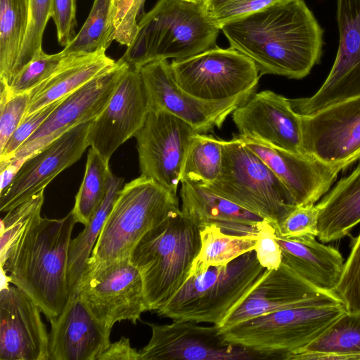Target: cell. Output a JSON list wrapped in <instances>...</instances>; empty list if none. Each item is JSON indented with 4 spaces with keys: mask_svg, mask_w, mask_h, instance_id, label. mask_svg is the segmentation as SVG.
Here are the masks:
<instances>
[{
    "mask_svg": "<svg viewBox=\"0 0 360 360\" xmlns=\"http://www.w3.org/2000/svg\"><path fill=\"white\" fill-rule=\"evenodd\" d=\"M260 76L302 79L320 61L323 30L304 0H284L219 27Z\"/></svg>",
    "mask_w": 360,
    "mask_h": 360,
    "instance_id": "1",
    "label": "cell"
},
{
    "mask_svg": "<svg viewBox=\"0 0 360 360\" xmlns=\"http://www.w3.org/2000/svg\"><path fill=\"white\" fill-rule=\"evenodd\" d=\"M76 223L72 212L61 219L39 214L0 256L8 281L26 293L49 322L69 300V250Z\"/></svg>",
    "mask_w": 360,
    "mask_h": 360,
    "instance_id": "2",
    "label": "cell"
},
{
    "mask_svg": "<svg viewBox=\"0 0 360 360\" xmlns=\"http://www.w3.org/2000/svg\"><path fill=\"white\" fill-rule=\"evenodd\" d=\"M200 248V227L181 210L140 239L129 257L141 276L148 311L162 308L181 288Z\"/></svg>",
    "mask_w": 360,
    "mask_h": 360,
    "instance_id": "3",
    "label": "cell"
},
{
    "mask_svg": "<svg viewBox=\"0 0 360 360\" xmlns=\"http://www.w3.org/2000/svg\"><path fill=\"white\" fill-rule=\"evenodd\" d=\"M267 271L259 264L255 250L226 265L191 271L181 288L155 312L174 321L208 323L221 328Z\"/></svg>",
    "mask_w": 360,
    "mask_h": 360,
    "instance_id": "4",
    "label": "cell"
},
{
    "mask_svg": "<svg viewBox=\"0 0 360 360\" xmlns=\"http://www.w3.org/2000/svg\"><path fill=\"white\" fill-rule=\"evenodd\" d=\"M219 30L202 4L158 0L139 20L135 39L120 60L139 69L155 60L185 59L216 46Z\"/></svg>",
    "mask_w": 360,
    "mask_h": 360,
    "instance_id": "5",
    "label": "cell"
},
{
    "mask_svg": "<svg viewBox=\"0 0 360 360\" xmlns=\"http://www.w3.org/2000/svg\"><path fill=\"white\" fill-rule=\"evenodd\" d=\"M177 195L143 176L126 184L119 193L88 262L129 257L140 239L179 210Z\"/></svg>",
    "mask_w": 360,
    "mask_h": 360,
    "instance_id": "6",
    "label": "cell"
},
{
    "mask_svg": "<svg viewBox=\"0 0 360 360\" xmlns=\"http://www.w3.org/2000/svg\"><path fill=\"white\" fill-rule=\"evenodd\" d=\"M205 186L274 226L297 206L282 181L237 135L223 141L220 174Z\"/></svg>",
    "mask_w": 360,
    "mask_h": 360,
    "instance_id": "7",
    "label": "cell"
},
{
    "mask_svg": "<svg viewBox=\"0 0 360 360\" xmlns=\"http://www.w3.org/2000/svg\"><path fill=\"white\" fill-rule=\"evenodd\" d=\"M345 311L342 304L288 308L240 322L220 333L228 342L264 359H283L316 339Z\"/></svg>",
    "mask_w": 360,
    "mask_h": 360,
    "instance_id": "8",
    "label": "cell"
},
{
    "mask_svg": "<svg viewBox=\"0 0 360 360\" xmlns=\"http://www.w3.org/2000/svg\"><path fill=\"white\" fill-rule=\"evenodd\" d=\"M79 295L94 316L110 330L121 321L136 324L148 311L141 276L129 257L88 262Z\"/></svg>",
    "mask_w": 360,
    "mask_h": 360,
    "instance_id": "9",
    "label": "cell"
},
{
    "mask_svg": "<svg viewBox=\"0 0 360 360\" xmlns=\"http://www.w3.org/2000/svg\"><path fill=\"white\" fill-rule=\"evenodd\" d=\"M174 79L199 99L219 101L255 91L261 77L254 62L232 47L217 46L191 57L173 60Z\"/></svg>",
    "mask_w": 360,
    "mask_h": 360,
    "instance_id": "10",
    "label": "cell"
},
{
    "mask_svg": "<svg viewBox=\"0 0 360 360\" xmlns=\"http://www.w3.org/2000/svg\"><path fill=\"white\" fill-rule=\"evenodd\" d=\"M191 125L160 110H150L134 137L141 175L176 195L186 152L193 136Z\"/></svg>",
    "mask_w": 360,
    "mask_h": 360,
    "instance_id": "11",
    "label": "cell"
},
{
    "mask_svg": "<svg viewBox=\"0 0 360 360\" xmlns=\"http://www.w3.org/2000/svg\"><path fill=\"white\" fill-rule=\"evenodd\" d=\"M337 53L326 80L311 96L288 98L299 115L360 96V0H336Z\"/></svg>",
    "mask_w": 360,
    "mask_h": 360,
    "instance_id": "12",
    "label": "cell"
},
{
    "mask_svg": "<svg viewBox=\"0 0 360 360\" xmlns=\"http://www.w3.org/2000/svg\"><path fill=\"white\" fill-rule=\"evenodd\" d=\"M300 117L301 153L344 169L360 158V96Z\"/></svg>",
    "mask_w": 360,
    "mask_h": 360,
    "instance_id": "13",
    "label": "cell"
},
{
    "mask_svg": "<svg viewBox=\"0 0 360 360\" xmlns=\"http://www.w3.org/2000/svg\"><path fill=\"white\" fill-rule=\"evenodd\" d=\"M150 110L167 112L205 134L220 128L226 117L254 93L248 91L234 98L208 101L194 97L176 83L167 60L148 63L139 69Z\"/></svg>",
    "mask_w": 360,
    "mask_h": 360,
    "instance_id": "14",
    "label": "cell"
},
{
    "mask_svg": "<svg viewBox=\"0 0 360 360\" xmlns=\"http://www.w3.org/2000/svg\"><path fill=\"white\" fill-rule=\"evenodd\" d=\"M152 335L139 351L141 360H252L261 355L226 341L219 326H202L191 321L148 323Z\"/></svg>",
    "mask_w": 360,
    "mask_h": 360,
    "instance_id": "15",
    "label": "cell"
},
{
    "mask_svg": "<svg viewBox=\"0 0 360 360\" xmlns=\"http://www.w3.org/2000/svg\"><path fill=\"white\" fill-rule=\"evenodd\" d=\"M128 67L119 59L113 68L65 96L12 158L25 159L75 126L96 118Z\"/></svg>",
    "mask_w": 360,
    "mask_h": 360,
    "instance_id": "16",
    "label": "cell"
},
{
    "mask_svg": "<svg viewBox=\"0 0 360 360\" xmlns=\"http://www.w3.org/2000/svg\"><path fill=\"white\" fill-rule=\"evenodd\" d=\"M150 105L139 69L128 67L108 103L90 123L87 141L106 161L143 126Z\"/></svg>",
    "mask_w": 360,
    "mask_h": 360,
    "instance_id": "17",
    "label": "cell"
},
{
    "mask_svg": "<svg viewBox=\"0 0 360 360\" xmlns=\"http://www.w3.org/2000/svg\"><path fill=\"white\" fill-rule=\"evenodd\" d=\"M91 122L75 126L27 157L10 186L0 195V211L7 212L44 191L55 177L78 161L89 146Z\"/></svg>",
    "mask_w": 360,
    "mask_h": 360,
    "instance_id": "18",
    "label": "cell"
},
{
    "mask_svg": "<svg viewBox=\"0 0 360 360\" xmlns=\"http://www.w3.org/2000/svg\"><path fill=\"white\" fill-rule=\"evenodd\" d=\"M231 115L240 137L301 153V117L282 95L270 90L252 94Z\"/></svg>",
    "mask_w": 360,
    "mask_h": 360,
    "instance_id": "19",
    "label": "cell"
},
{
    "mask_svg": "<svg viewBox=\"0 0 360 360\" xmlns=\"http://www.w3.org/2000/svg\"><path fill=\"white\" fill-rule=\"evenodd\" d=\"M38 305L16 286L0 292V360H50L49 334Z\"/></svg>",
    "mask_w": 360,
    "mask_h": 360,
    "instance_id": "20",
    "label": "cell"
},
{
    "mask_svg": "<svg viewBox=\"0 0 360 360\" xmlns=\"http://www.w3.org/2000/svg\"><path fill=\"white\" fill-rule=\"evenodd\" d=\"M340 304V300L335 293L313 286L281 262L277 269L266 271L259 283L220 329H226L257 316L281 309Z\"/></svg>",
    "mask_w": 360,
    "mask_h": 360,
    "instance_id": "21",
    "label": "cell"
},
{
    "mask_svg": "<svg viewBox=\"0 0 360 360\" xmlns=\"http://www.w3.org/2000/svg\"><path fill=\"white\" fill-rule=\"evenodd\" d=\"M237 136L282 181L296 205L315 204L344 169L305 153H293Z\"/></svg>",
    "mask_w": 360,
    "mask_h": 360,
    "instance_id": "22",
    "label": "cell"
},
{
    "mask_svg": "<svg viewBox=\"0 0 360 360\" xmlns=\"http://www.w3.org/2000/svg\"><path fill=\"white\" fill-rule=\"evenodd\" d=\"M50 360H97L110 345L111 330L94 316L79 295L50 322Z\"/></svg>",
    "mask_w": 360,
    "mask_h": 360,
    "instance_id": "23",
    "label": "cell"
},
{
    "mask_svg": "<svg viewBox=\"0 0 360 360\" xmlns=\"http://www.w3.org/2000/svg\"><path fill=\"white\" fill-rule=\"evenodd\" d=\"M181 184V211L200 227L213 224L226 233L257 236L263 217L205 186L187 181Z\"/></svg>",
    "mask_w": 360,
    "mask_h": 360,
    "instance_id": "24",
    "label": "cell"
},
{
    "mask_svg": "<svg viewBox=\"0 0 360 360\" xmlns=\"http://www.w3.org/2000/svg\"><path fill=\"white\" fill-rule=\"evenodd\" d=\"M315 237L287 238L275 231L281 262L313 286L333 292L342 272L343 258L337 249L317 242Z\"/></svg>",
    "mask_w": 360,
    "mask_h": 360,
    "instance_id": "25",
    "label": "cell"
},
{
    "mask_svg": "<svg viewBox=\"0 0 360 360\" xmlns=\"http://www.w3.org/2000/svg\"><path fill=\"white\" fill-rule=\"evenodd\" d=\"M105 51L101 49L89 54L65 56L58 68L29 92L25 115L65 98L113 68L117 61Z\"/></svg>",
    "mask_w": 360,
    "mask_h": 360,
    "instance_id": "26",
    "label": "cell"
},
{
    "mask_svg": "<svg viewBox=\"0 0 360 360\" xmlns=\"http://www.w3.org/2000/svg\"><path fill=\"white\" fill-rule=\"evenodd\" d=\"M318 235L323 243L342 238L360 223V165L316 205Z\"/></svg>",
    "mask_w": 360,
    "mask_h": 360,
    "instance_id": "27",
    "label": "cell"
},
{
    "mask_svg": "<svg viewBox=\"0 0 360 360\" xmlns=\"http://www.w3.org/2000/svg\"><path fill=\"white\" fill-rule=\"evenodd\" d=\"M284 360H360V311H345L321 335Z\"/></svg>",
    "mask_w": 360,
    "mask_h": 360,
    "instance_id": "28",
    "label": "cell"
},
{
    "mask_svg": "<svg viewBox=\"0 0 360 360\" xmlns=\"http://www.w3.org/2000/svg\"><path fill=\"white\" fill-rule=\"evenodd\" d=\"M124 179L110 173L106 195L84 230L71 240L68 259L69 299L79 295L81 278L102 228L123 187Z\"/></svg>",
    "mask_w": 360,
    "mask_h": 360,
    "instance_id": "29",
    "label": "cell"
},
{
    "mask_svg": "<svg viewBox=\"0 0 360 360\" xmlns=\"http://www.w3.org/2000/svg\"><path fill=\"white\" fill-rule=\"evenodd\" d=\"M28 0H0V82L8 88L26 34Z\"/></svg>",
    "mask_w": 360,
    "mask_h": 360,
    "instance_id": "30",
    "label": "cell"
},
{
    "mask_svg": "<svg viewBox=\"0 0 360 360\" xmlns=\"http://www.w3.org/2000/svg\"><path fill=\"white\" fill-rule=\"evenodd\" d=\"M201 248L191 271H204L212 266L226 265L255 250L257 236L226 233L215 224L200 227Z\"/></svg>",
    "mask_w": 360,
    "mask_h": 360,
    "instance_id": "31",
    "label": "cell"
},
{
    "mask_svg": "<svg viewBox=\"0 0 360 360\" xmlns=\"http://www.w3.org/2000/svg\"><path fill=\"white\" fill-rule=\"evenodd\" d=\"M223 140L195 133L189 143L181 172V181L207 186L215 181L221 169Z\"/></svg>",
    "mask_w": 360,
    "mask_h": 360,
    "instance_id": "32",
    "label": "cell"
},
{
    "mask_svg": "<svg viewBox=\"0 0 360 360\" xmlns=\"http://www.w3.org/2000/svg\"><path fill=\"white\" fill-rule=\"evenodd\" d=\"M112 4L113 0H94L81 30L60 53L84 55L106 50L112 42Z\"/></svg>",
    "mask_w": 360,
    "mask_h": 360,
    "instance_id": "33",
    "label": "cell"
},
{
    "mask_svg": "<svg viewBox=\"0 0 360 360\" xmlns=\"http://www.w3.org/2000/svg\"><path fill=\"white\" fill-rule=\"evenodd\" d=\"M110 172L108 162L90 148L84 178L75 197V206L71 210L77 223L84 226L89 223L106 195Z\"/></svg>",
    "mask_w": 360,
    "mask_h": 360,
    "instance_id": "34",
    "label": "cell"
},
{
    "mask_svg": "<svg viewBox=\"0 0 360 360\" xmlns=\"http://www.w3.org/2000/svg\"><path fill=\"white\" fill-rule=\"evenodd\" d=\"M51 0H28V25L13 70L12 82L22 68L42 49L43 35L47 22L51 18Z\"/></svg>",
    "mask_w": 360,
    "mask_h": 360,
    "instance_id": "35",
    "label": "cell"
},
{
    "mask_svg": "<svg viewBox=\"0 0 360 360\" xmlns=\"http://www.w3.org/2000/svg\"><path fill=\"white\" fill-rule=\"evenodd\" d=\"M65 56L60 52L47 54L41 49L18 72L10 87H6L9 93H29L58 68Z\"/></svg>",
    "mask_w": 360,
    "mask_h": 360,
    "instance_id": "36",
    "label": "cell"
},
{
    "mask_svg": "<svg viewBox=\"0 0 360 360\" xmlns=\"http://www.w3.org/2000/svg\"><path fill=\"white\" fill-rule=\"evenodd\" d=\"M333 293L348 312L360 311V233L354 240Z\"/></svg>",
    "mask_w": 360,
    "mask_h": 360,
    "instance_id": "37",
    "label": "cell"
},
{
    "mask_svg": "<svg viewBox=\"0 0 360 360\" xmlns=\"http://www.w3.org/2000/svg\"><path fill=\"white\" fill-rule=\"evenodd\" d=\"M44 200V190L7 212L1 221L0 256L30 222L41 214Z\"/></svg>",
    "mask_w": 360,
    "mask_h": 360,
    "instance_id": "38",
    "label": "cell"
},
{
    "mask_svg": "<svg viewBox=\"0 0 360 360\" xmlns=\"http://www.w3.org/2000/svg\"><path fill=\"white\" fill-rule=\"evenodd\" d=\"M146 0H113L112 41L127 47L134 42L138 32V18Z\"/></svg>",
    "mask_w": 360,
    "mask_h": 360,
    "instance_id": "39",
    "label": "cell"
},
{
    "mask_svg": "<svg viewBox=\"0 0 360 360\" xmlns=\"http://www.w3.org/2000/svg\"><path fill=\"white\" fill-rule=\"evenodd\" d=\"M29 101V93L11 94L6 87L1 85L0 151L25 117Z\"/></svg>",
    "mask_w": 360,
    "mask_h": 360,
    "instance_id": "40",
    "label": "cell"
},
{
    "mask_svg": "<svg viewBox=\"0 0 360 360\" xmlns=\"http://www.w3.org/2000/svg\"><path fill=\"white\" fill-rule=\"evenodd\" d=\"M319 210L316 205H297L274 226L283 237L294 238L306 235H318Z\"/></svg>",
    "mask_w": 360,
    "mask_h": 360,
    "instance_id": "41",
    "label": "cell"
},
{
    "mask_svg": "<svg viewBox=\"0 0 360 360\" xmlns=\"http://www.w3.org/2000/svg\"><path fill=\"white\" fill-rule=\"evenodd\" d=\"M63 98L25 115L3 150L0 151V161L12 158L15 151L34 134Z\"/></svg>",
    "mask_w": 360,
    "mask_h": 360,
    "instance_id": "42",
    "label": "cell"
},
{
    "mask_svg": "<svg viewBox=\"0 0 360 360\" xmlns=\"http://www.w3.org/2000/svg\"><path fill=\"white\" fill-rule=\"evenodd\" d=\"M76 0H51V16L56 25L57 39L63 47L75 37Z\"/></svg>",
    "mask_w": 360,
    "mask_h": 360,
    "instance_id": "43",
    "label": "cell"
},
{
    "mask_svg": "<svg viewBox=\"0 0 360 360\" xmlns=\"http://www.w3.org/2000/svg\"><path fill=\"white\" fill-rule=\"evenodd\" d=\"M255 250L259 264L265 269L273 270L280 266L282 253L275 238V228L266 219L259 227Z\"/></svg>",
    "mask_w": 360,
    "mask_h": 360,
    "instance_id": "44",
    "label": "cell"
},
{
    "mask_svg": "<svg viewBox=\"0 0 360 360\" xmlns=\"http://www.w3.org/2000/svg\"><path fill=\"white\" fill-rule=\"evenodd\" d=\"M282 1L284 0H231L209 14L219 27L226 22L252 14Z\"/></svg>",
    "mask_w": 360,
    "mask_h": 360,
    "instance_id": "45",
    "label": "cell"
},
{
    "mask_svg": "<svg viewBox=\"0 0 360 360\" xmlns=\"http://www.w3.org/2000/svg\"><path fill=\"white\" fill-rule=\"evenodd\" d=\"M97 360H141L139 352L132 347L129 338L122 337L110 343Z\"/></svg>",
    "mask_w": 360,
    "mask_h": 360,
    "instance_id": "46",
    "label": "cell"
},
{
    "mask_svg": "<svg viewBox=\"0 0 360 360\" xmlns=\"http://www.w3.org/2000/svg\"><path fill=\"white\" fill-rule=\"evenodd\" d=\"M25 159L11 158L8 160L0 161V195L4 193L10 186Z\"/></svg>",
    "mask_w": 360,
    "mask_h": 360,
    "instance_id": "47",
    "label": "cell"
},
{
    "mask_svg": "<svg viewBox=\"0 0 360 360\" xmlns=\"http://www.w3.org/2000/svg\"><path fill=\"white\" fill-rule=\"evenodd\" d=\"M230 1L231 0H203L202 5L208 13H210Z\"/></svg>",
    "mask_w": 360,
    "mask_h": 360,
    "instance_id": "48",
    "label": "cell"
},
{
    "mask_svg": "<svg viewBox=\"0 0 360 360\" xmlns=\"http://www.w3.org/2000/svg\"><path fill=\"white\" fill-rule=\"evenodd\" d=\"M186 2L196 4H202L203 0H182Z\"/></svg>",
    "mask_w": 360,
    "mask_h": 360,
    "instance_id": "49",
    "label": "cell"
}]
</instances>
